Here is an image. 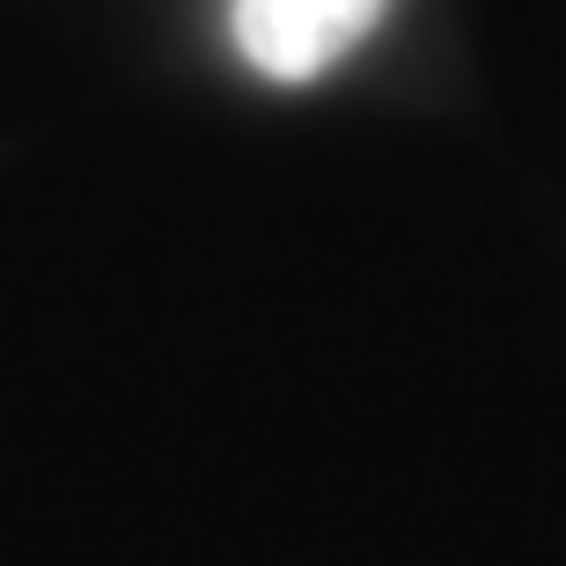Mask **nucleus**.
<instances>
[{
  "mask_svg": "<svg viewBox=\"0 0 566 566\" xmlns=\"http://www.w3.org/2000/svg\"><path fill=\"white\" fill-rule=\"evenodd\" d=\"M390 0H235V52L265 82H316L376 38Z\"/></svg>",
  "mask_w": 566,
  "mask_h": 566,
  "instance_id": "f257e3e1",
  "label": "nucleus"
}]
</instances>
